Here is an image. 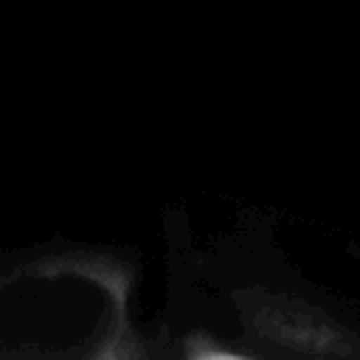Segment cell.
I'll return each mask as SVG.
<instances>
[{
    "instance_id": "1",
    "label": "cell",
    "mask_w": 360,
    "mask_h": 360,
    "mask_svg": "<svg viewBox=\"0 0 360 360\" xmlns=\"http://www.w3.org/2000/svg\"><path fill=\"white\" fill-rule=\"evenodd\" d=\"M236 312L253 340L267 343L278 354H360L354 335L307 298L273 290H242L236 295Z\"/></svg>"
}]
</instances>
